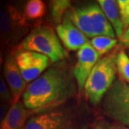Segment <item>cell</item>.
Wrapping results in <instances>:
<instances>
[{
	"instance_id": "obj_16",
	"label": "cell",
	"mask_w": 129,
	"mask_h": 129,
	"mask_svg": "<svg viewBox=\"0 0 129 129\" xmlns=\"http://www.w3.org/2000/svg\"><path fill=\"white\" fill-rule=\"evenodd\" d=\"M50 7L53 21L59 24L71 8V2L68 0H53L50 2Z\"/></svg>"
},
{
	"instance_id": "obj_5",
	"label": "cell",
	"mask_w": 129,
	"mask_h": 129,
	"mask_svg": "<svg viewBox=\"0 0 129 129\" xmlns=\"http://www.w3.org/2000/svg\"><path fill=\"white\" fill-rule=\"evenodd\" d=\"M31 24L23 10L13 4H0V40L8 48H13L28 34Z\"/></svg>"
},
{
	"instance_id": "obj_22",
	"label": "cell",
	"mask_w": 129,
	"mask_h": 129,
	"mask_svg": "<svg viewBox=\"0 0 129 129\" xmlns=\"http://www.w3.org/2000/svg\"><path fill=\"white\" fill-rule=\"evenodd\" d=\"M5 50H6V46L3 45V43H0V72L3 70L4 64V58H5Z\"/></svg>"
},
{
	"instance_id": "obj_19",
	"label": "cell",
	"mask_w": 129,
	"mask_h": 129,
	"mask_svg": "<svg viewBox=\"0 0 129 129\" xmlns=\"http://www.w3.org/2000/svg\"><path fill=\"white\" fill-rule=\"evenodd\" d=\"M0 103L12 104V96L4 77L0 75Z\"/></svg>"
},
{
	"instance_id": "obj_14",
	"label": "cell",
	"mask_w": 129,
	"mask_h": 129,
	"mask_svg": "<svg viewBox=\"0 0 129 129\" xmlns=\"http://www.w3.org/2000/svg\"><path fill=\"white\" fill-rule=\"evenodd\" d=\"M23 14L28 21L42 19L47 12L45 3L42 0H29L23 7Z\"/></svg>"
},
{
	"instance_id": "obj_23",
	"label": "cell",
	"mask_w": 129,
	"mask_h": 129,
	"mask_svg": "<svg viewBox=\"0 0 129 129\" xmlns=\"http://www.w3.org/2000/svg\"><path fill=\"white\" fill-rule=\"evenodd\" d=\"M95 129H127L125 127H120V126H111V127H102V126H99V127H96Z\"/></svg>"
},
{
	"instance_id": "obj_24",
	"label": "cell",
	"mask_w": 129,
	"mask_h": 129,
	"mask_svg": "<svg viewBox=\"0 0 129 129\" xmlns=\"http://www.w3.org/2000/svg\"><path fill=\"white\" fill-rule=\"evenodd\" d=\"M127 54H128V56H129V50H127Z\"/></svg>"
},
{
	"instance_id": "obj_13",
	"label": "cell",
	"mask_w": 129,
	"mask_h": 129,
	"mask_svg": "<svg viewBox=\"0 0 129 129\" xmlns=\"http://www.w3.org/2000/svg\"><path fill=\"white\" fill-rule=\"evenodd\" d=\"M98 4L101 7L106 18L110 22L111 25L115 31V34L120 39L124 33V26H123L122 19H121L117 1L99 0V1H98Z\"/></svg>"
},
{
	"instance_id": "obj_1",
	"label": "cell",
	"mask_w": 129,
	"mask_h": 129,
	"mask_svg": "<svg viewBox=\"0 0 129 129\" xmlns=\"http://www.w3.org/2000/svg\"><path fill=\"white\" fill-rule=\"evenodd\" d=\"M75 90L72 75L65 68L50 67L28 85L22 101L32 113H40L58 108L73 97Z\"/></svg>"
},
{
	"instance_id": "obj_4",
	"label": "cell",
	"mask_w": 129,
	"mask_h": 129,
	"mask_svg": "<svg viewBox=\"0 0 129 129\" xmlns=\"http://www.w3.org/2000/svg\"><path fill=\"white\" fill-rule=\"evenodd\" d=\"M116 52L103 56L96 64L84 86L85 95L92 105H98L116 81Z\"/></svg>"
},
{
	"instance_id": "obj_2",
	"label": "cell",
	"mask_w": 129,
	"mask_h": 129,
	"mask_svg": "<svg viewBox=\"0 0 129 129\" xmlns=\"http://www.w3.org/2000/svg\"><path fill=\"white\" fill-rule=\"evenodd\" d=\"M66 16L87 37H116L113 28L98 3L70 8Z\"/></svg>"
},
{
	"instance_id": "obj_6",
	"label": "cell",
	"mask_w": 129,
	"mask_h": 129,
	"mask_svg": "<svg viewBox=\"0 0 129 129\" xmlns=\"http://www.w3.org/2000/svg\"><path fill=\"white\" fill-rule=\"evenodd\" d=\"M103 108L109 117L129 127V85L116 80L103 98Z\"/></svg>"
},
{
	"instance_id": "obj_25",
	"label": "cell",
	"mask_w": 129,
	"mask_h": 129,
	"mask_svg": "<svg viewBox=\"0 0 129 129\" xmlns=\"http://www.w3.org/2000/svg\"><path fill=\"white\" fill-rule=\"evenodd\" d=\"M0 43H2V42H1V40H0Z\"/></svg>"
},
{
	"instance_id": "obj_21",
	"label": "cell",
	"mask_w": 129,
	"mask_h": 129,
	"mask_svg": "<svg viewBox=\"0 0 129 129\" xmlns=\"http://www.w3.org/2000/svg\"><path fill=\"white\" fill-rule=\"evenodd\" d=\"M10 104L9 103H0V123L4 118L5 115L10 108Z\"/></svg>"
},
{
	"instance_id": "obj_9",
	"label": "cell",
	"mask_w": 129,
	"mask_h": 129,
	"mask_svg": "<svg viewBox=\"0 0 129 129\" xmlns=\"http://www.w3.org/2000/svg\"><path fill=\"white\" fill-rule=\"evenodd\" d=\"M3 74L12 96V104L17 102L20 100V97H23V92L25 91L28 86L22 76V74L16 63L14 54L10 48H6L5 50Z\"/></svg>"
},
{
	"instance_id": "obj_8",
	"label": "cell",
	"mask_w": 129,
	"mask_h": 129,
	"mask_svg": "<svg viewBox=\"0 0 129 129\" xmlns=\"http://www.w3.org/2000/svg\"><path fill=\"white\" fill-rule=\"evenodd\" d=\"M74 122L65 110L53 109L32 116L23 129H74Z\"/></svg>"
},
{
	"instance_id": "obj_12",
	"label": "cell",
	"mask_w": 129,
	"mask_h": 129,
	"mask_svg": "<svg viewBox=\"0 0 129 129\" xmlns=\"http://www.w3.org/2000/svg\"><path fill=\"white\" fill-rule=\"evenodd\" d=\"M32 112L26 108L21 100L12 104L4 118L0 123V129H23Z\"/></svg>"
},
{
	"instance_id": "obj_18",
	"label": "cell",
	"mask_w": 129,
	"mask_h": 129,
	"mask_svg": "<svg viewBox=\"0 0 129 129\" xmlns=\"http://www.w3.org/2000/svg\"><path fill=\"white\" fill-rule=\"evenodd\" d=\"M117 5L124 29L129 27V0H119Z\"/></svg>"
},
{
	"instance_id": "obj_11",
	"label": "cell",
	"mask_w": 129,
	"mask_h": 129,
	"mask_svg": "<svg viewBox=\"0 0 129 129\" xmlns=\"http://www.w3.org/2000/svg\"><path fill=\"white\" fill-rule=\"evenodd\" d=\"M56 33L62 45L68 50H78L88 43L87 37L77 28L66 15L62 23L56 26Z\"/></svg>"
},
{
	"instance_id": "obj_20",
	"label": "cell",
	"mask_w": 129,
	"mask_h": 129,
	"mask_svg": "<svg viewBox=\"0 0 129 129\" xmlns=\"http://www.w3.org/2000/svg\"><path fill=\"white\" fill-rule=\"evenodd\" d=\"M120 43L126 48L129 50V27L124 30L122 36L120 38Z\"/></svg>"
},
{
	"instance_id": "obj_17",
	"label": "cell",
	"mask_w": 129,
	"mask_h": 129,
	"mask_svg": "<svg viewBox=\"0 0 129 129\" xmlns=\"http://www.w3.org/2000/svg\"><path fill=\"white\" fill-rule=\"evenodd\" d=\"M117 71L120 79L129 85V56L124 50H120L117 54Z\"/></svg>"
},
{
	"instance_id": "obj_7",
	"label": "cell",
	"mask_w": 129,
	"mask_h": 129,
	"mask_svg": "<svg viewBox=\"0 0 129 129\" xmlns=\"http://www.w3.org/2000/svg\"><path fill=\"white\" fill-rule=\"evenodd\" d=\"M11 49V48H10ZM18 69L26 83H31L45 72L51 60L42 54L28 50H12Z\"/></svg>"
},
{
	"instance_id": "obj_10",
	"label": "cell",
	"mask_w": 129,
	"mask_h": 129,
	"mask_svg": "<svg viewBox=\"0 0 129 129\" xmlns=\"http://www.w3.org/2000/svg\"><path fill=\"white\" fill-rule=\"evenodd\" d=\"M99 54L94 50L90 42L87 43L77 53V62L73 69V76L78 90H83L87 79L99 60Z\"/></svg>"
},
{
	"instance_id": "obj_3",
	"label": "cell",
	"mask_w": 129,
	"mask_h": 129,
	"mask_svg": "<svg viewBox=\"0 0 129 129\" xmlns=\"http://www.w3.org/2000/svg\"><path fill=\"white\" fill-rule=\"evenodd\" d=\"M11 49L37 52L47 56L53 63L62 60L67 56V52L57 33L51 27L42 24L30 30L28 34L17 46Z\"/></svg>"
},
{
	"instance_id": "obj_15",
	"label": "cell",
	"mask_w": 129,
	"mask_h": 129,
	"mask_svg": "<svg viewBox=\"0 0 129 129\" xmlns=\"http://www.w3.org/2000/svg\"><path fill=\"white\" fill-rule=\"evenodd\" d=\"M90 44L101 56L110 52L117 45V41L115 38L108 36H97L92 38L90 41Z\"/></svg>"
}]
</instances>
